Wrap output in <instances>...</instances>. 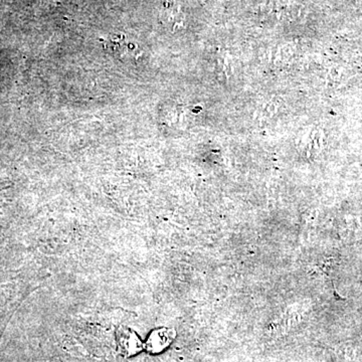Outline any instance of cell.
<instances>
[{"label": "cell", "mask_w": 362, "mask_h": 362, "mask_svg": "<svg viewBox=\"0 0 362 362\" xmlns=\"http://www.w3.org/2000/svg\"><path fill=\"white\" fill-rule=\"evenodd\" d=\"M105 47L121 61H130L137 59V47L131 44L129 40L122 35H112L109 39L105 40Z\"/></svg>", "instance_id": "cell-1"}]
</instances>
